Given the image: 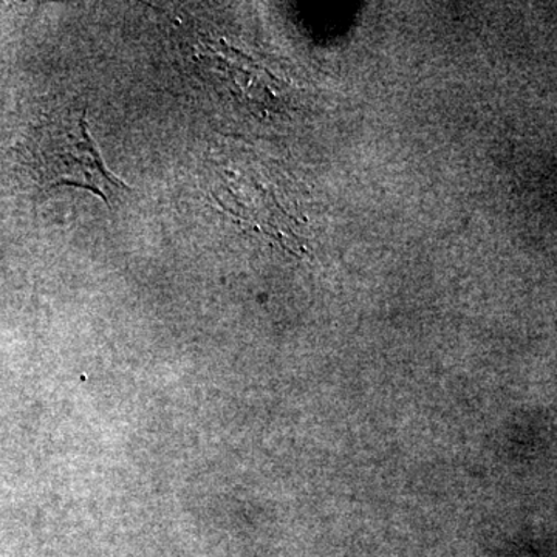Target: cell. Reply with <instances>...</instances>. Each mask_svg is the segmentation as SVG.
Segmentation results:
<instances>
[{"label": "cell", "mask_w": 557, "mask_h": 557, "mask_svg": "<svg viewBox=\"0 0 557 557\" xmlns=\"http://www.w3.org/2000/svg\"><path fill=\"white\" fill-rule=\"evenodd\" d=\"M36 166L47 189L75 186L91 190L109 207L129 190L106 166L87 131L84 113L50 121L36 138Z\"/></svg>", "instance_id": "1"}]
</instances>
